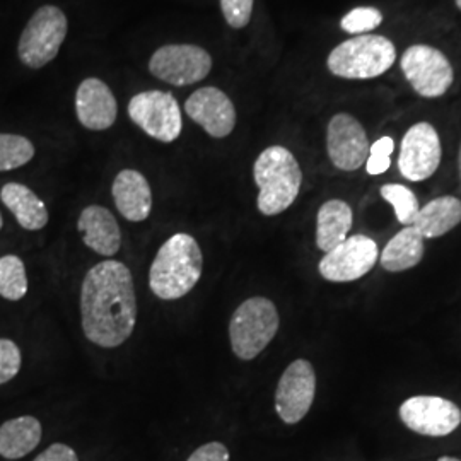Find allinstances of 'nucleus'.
I'll return each mask as SVG.
<instances>
[{"instance_id": "nucleus-33", "label": "nucleus", "mask_w": 461, "mask_h": 461, "mask_svg": "<svg viewBox=\"0 0 461 461\" xmlns=\"http://www.w3.org/2000/svg\"><path fill=\"white\" fill-rule=\"evenodd\" d=\"M438 461H461V460H458V458H455V456H441V458H439V460Z\"/></svg>"}, {"instance_id": "nucleus-34", "label": "nucleus", "mask_w": 461, "mask_h": 461, "mask_svg": "<svg viewBox=\"0 0 461 461\" xmlns=\"http://www.w3.org/2000/svg\"><path fill=\"white\" fill-rule=\"evenodd\" d=\"M458 166H460V178H461V146H460V154H458Z\"/></svg>"}, {"instance_id": "nucleus-16", "label": "nucleus", "mask_w": 461, "mask_h": 461, "mask_svg": "<svg viewBox=\"0 0 461 461\" xmlns=\"http://www.w3.org/2000/svg\"><path fill=\"white\" fill-rule=\"evenodd\" d=\"M76 113L87 131H108L118 115V103L108 84L96 77L84 79L76 93Z\"/></svg>"}, {"instance_id": "nucleus-11", "label": "nucleus", "mask_w": 461, "mask_h": 461, "mask_svg": "<svg viewBox=\"0 0 461 461\" xmlns=\"http://www.w3.org/2000/svg\"><path fill=\"white\" fill-rule=\"evenodd\" d=\"M400 419L407 428L429 438H445L460 428V407L441 396H412L400 407Z\"/></svg>"}, {"instance_id": "nucleus-22", "label": "nucleus", "mask_w": 461, "mask_h": 461, "mask_svg": "<svg viewBox=\"0 0 461 461\" xmlns=\"http://www.w3.org/2000/svg\"><path fill=\"white\" fill-rule=\"evenodd\" d=\"M461 222V200L456 197H439L430 200L413 221V228L422 238H439L455 230Z\"/></svg>"}, {"instance_id": "nucleus-9", "label": "nucleus", "mask_w": 461, "mask_h": 461, "mask_svg": "<svg viewBox=\"0 0 461 461\" xmlns=\"http://www.w3.org/2000/svg\"><path fill=\"white\" fill-rule=\"evenodd\" d=\"M402 70L415 93L439 98L453 84V67L445 53L428 45H413L402 57Z\"/></svg>"}, {"instance_id": "nucleus-25", "label": "nucleus", "mask_w": 461, "mask_h": 461, "mask_svg": "<svg viewBox=\"0 0 461 461\" xmlns=\"http://www.w3.org/2000/svg\"><path fill=\"white\" fill-rule=\"evenodd\" d=\"M33 142L16 133H0V171H13L34 158Z\"/></svg>"}, {"instance_id": "nucleus-2", "label": "nucleus", "mask_w": 461, "mask_h": 461, "mask_svg": "<svg viewBox=\"0 0 461 461\" xmlns=\"http://www.w3.org/2000/svg\"><path fill=\"white\" fill-rule=\"evenodd\" d=\"M202 267L203 257L197 240L176 232L156 253L149 270V287L163 301L182 299L197 285Z\"/></svg>"}, {"instance_id": "nucleus-18", "label": "nucleus", "mask_w": 461, "mask_h": 461, "mask_svg": "<svg viewBox=\"0 0 461 461\" xmlns=\"http://www.w3.org/2000/svg\"><path fill=\"white\" fill-rule=\"evenodd\" d=\"M118 212L131 222L146 221L152 211V192L148 178L135 171L123 169L116 175L112 186Z\"/></svg>"}, {"instance_id": "nucleus-30", "label": "nucleus", "mask_w": 461, "mask_h": 461, "mask_svg": "<svg viewBox=\"0 0 461 461\" xmlns=\"http://www.w3.org/2000/svg\"><path fill=\"white\" fill-rule=\"evenodd\" d=\"M255 0H221V11L234 30H243L251 21Z\"/></svg>"}, {"instance_id": "nucleus-23", "label": "nucleus", "mask_w": 461, "mask_h": 461, "mask_svg": "<svg viewBox=\"0 0 461 461\" xmlns=\"http://www.w3.org/2000/svg\"><path fill=\"white\" fill-rule=\"evenodd\" d=\"M424 238L413 226H405L381 253V267L388 272H403L422 262Z\"/></svg>"}, {"instance_id": "nucleus-35", "label": "nucleus", "mask_w": 461, "mask_h": 461, "mask_svg": "<svg viewBox=\"0 0 461 461\" xmlns=\"http://www.w3.org/2000/svg\"><path fill=\"white\" fill-rule=\"evenodd\" d=\"M2 226H4V221H2V214H0V230H2Z\"/></svg>"}, {"instance_id": "nucleus-36", "label": "nucleus", "mask_w": 461, "mask_h": 461, "mask_svg": "<svg viewBox=\"0 0 461 461\" xmlns=\"http://www.w3.org/2000/svg\"><path fill=\"white\" fill-rule=\"evenodd\" d=\"M456 5L461 9V0H456Z\"/></svg>"}, {"instance_id": "nucleus-13", "label": "nucleus", "mask_w": 461, "mask_h": 461, "mask_svg": "<svg viewBox=\"0 0 461 461\" xmlns=\"http://www.w3.org/2000/svg\"><path fill=\"white\" fill-rule=\"evenodd\" d=\"M441 140L436 129L426 122L411 127L400 149L398 167L403 178L411 182H424L432 176L441 163Z\"/></svg>"}, {"instance_id": "nucleus-6", "label": "nucleus", "mask_w": 461, "mask_h": 461, "mask_svg": "<svg viewBox=\"0 0 461 461\" xmlns=\"http://www.w3.org/2000/svg\"><path fill=\"white\" fill-rule=\"evenodd\" d=\"M66 13L57 5H43L34 11L17 43L19 60L30 68H41L59 55L66 41Z\"/></svg>"}, {"instance_id": "nucleus-7", "label": "nucleus", "mask_w": 461, "mask_h": 461, "mask_svg": "<svg viewBox=\"0 0 461 461\" xmlns=\"http://www.w3.org/2000/svg\"><path fill=\"white\" fill-rule=\"evenodd\" d=\"M129 116L137 127L159 142H175L182 133V108L171 93L144 91L129 103Z\"/></svg>"}, {"instance_id": "nucleus-26", "label": "nucleus", "mask_w": 461, "mask_h": 461, "mask_svg": "<svg viewBox=\"0 0 461 461\" xmlns=\"http://www.w3.org/2000/svg\"><path fill=\"white\" fill-rule=\"evenodd\" d=\"M381 197L384 198L395 209L396 219L403 226H412L415 217L419 214V202L411 188L403 185H384L381 188Z\"/></svg>"}, {"instance_id": "nucleus-12", "label": "nucleus", "mask_w": 461, "mask_h": 461, "mask_svg": "<svg viewBox=\"0 0 461 461\" xmlns=\"http://www.w3.org/2000/svg\"><path fill=\"white\" fill-rule=\"evenodd\" d=\"M378 262V245L363 234L347 238L333 248L318 265L323 279L330 282H352L361 279Z\"/></svg>"}, {"instance_id": "nucleus-14", "label": "nucleus", "mask_w": 461, "mask_h": 461, "mask_svg": "<svg viewBox=\"0 0 461 461\" xmlns=\"http://www.w3.org/2000/svg\"><path fill=\"white\" fill-rule=\"evenodd\" d=\"M369 142L363 125L348 113H339L330 120L327 149L330 161L342 171H356L367 161Z\"/></svg>"}, {"instance_id": "nucleus-1", "label": "nucleus", "mask_w": 461, "mask_h": 461, "mask_svg": "<svg viewBox=\"0 0 461 461\" xmlns=\"http://www.w3.org/2000/svg\"><path fill=\"white\" fill-rule=\"evenodd\" d=\"M81 320L86 339L95 346L115 348L131 339L137 296L127 265L106 260L89 268L81 287Z\"/></svg>"}, {"instance_id": "nucleus-28", "label": "nucleus", "mask_w": 461, "mask_h": 461, "mask_svg": "<svg viewBox=\"0 0 461 461\" xmlns=\"http://www.w3.org/2000/svg\"><path fill=\"white\" fill-rule=\"evenodd\" d=\"M395 150V140L392 137H381L371 148L366 161V171L369 175H383L390 169V156Z\"/></svg>"}, {"instance_id": "nucleus-15", "label": "nucleus", "mask_w": 461, "mask_h": 461, "mask_svg": "<svg viewBox=\"0 0 461 461\" xmlns=\"http://www.w3.org/2000/svg\"><path fill=\"white\" fill-rule=\"evenodd\" d=\"M185 112L214 139L228 137L236 127V108L230 96L212 86L200 87L185 103Z\"/></svg>"}, {"instance_id": "nucleus-8", "label": "nucleus", "mask_w": 461, "mask_h": 461, "mask_svg": "<svg viewBox=\"0 0 461 461\" xmlns=\"http://www.w3.org/2000/svg\"><path fill=\"white\" fill-rule=\"evenodd\" d=\"M149 70L165 83L190 86L209 76L212 57L197 45H165L152 53Z\"/></svg>"}, {"instance_id": "nucleus-10", "label": "nucleus", "mask_w": 461, "mask_h": 461, "mask_svg": "<svg viewBox=\"0 0 461 461\" xmlns=\"http://www.w3.org/2000/svg\"><path fill=\"white\" fill-rule=\"evenodd\" d=\"M316 395V373L306 359L289 364L280 376L276 390V411L287 426L301 422L313 405Z\"/></svg>"}, {"instance_id": "nucleus-4", "label": "nucleus", "mask_w": 461, "mask_h": 461, "mask_svg": "<svg viewBox=\"0 0 461 461\" xmlns=\"http://www.w3.org/2000/svg\"><path fill=\"white\" fill-rule=\"evenodd\" d=\"M280 318L276 304L267 297L243 301L230 321V348L241 361H253L264 352L279 331Z\"/></svg>"}, {"instance_id": "nucleus-31", "label": "nucleus", "mask_w": 461, "mask_h": 461, "mask_svg": "<svg viewBox=\"0 0 461 461\" xmlns=\"http://www.w3.org/2000/svg\"><path fill=\"white\" fill-rule=\"evenodd\" d=\"M186 461H230V449L219 441L197 447Z\"/></svg>"}, {"instance_id": "nucleus-5", "label": "nucleus", "mask_w": 461, "mask_h": 461, "mask_svg": "<svg viewBox=\"0 0 461 461\" xmlns=\"http://www.w3.org/2000/svg\"><path fill=\"white\" fill-rule=\"evenodd\" d=\"M395 45L376 34H361L331 50L329 70L342 79H373L393 67Z\"/></svg>"}, {"instance_id": "nucleus-17", "label": "nucleus", "mask_w": 461, "mask_h": 461, "mask_svg": "<svg viewBox=\"0 0 461 461\" xmlns=\"http://www.w3.org/2000/svg\"><path fill=\"white\" fill-rule=\"evenodd\" d=\"M77 230L83 236L84 245L104 258L115 257L122 247L120 226L116 222L115 215L106 207H86L79 215Z\"/></svg>"}, {"instance_id": "nucleus-27", "label": "nucleus", "mask_w": 461, "mask_h": 461, "mask_svg": "<svg viewBox=\"0 0 461 461\" xmlns=\"http://www.w3.org/2000/svg\"><path fill=\"white\" fill-rule=\"evenodd\" d=\"M381 23H383V14L379 13L378 9H375V7H357V9H352L350 13H347L346 16L342 17L340 26L347 33L361 36V34L369 33L375 28H378Z\"/></svg>"}, {"instance_id": "nucleus-3", "label": "nucleus", "mask_w": 461, "mask_h": 461, "mask_svg": "<svg viewBox=\"0 0 461 461\" xmlns=\"http://www.w3.org/2000/svg\"><path fill=\"white\" fill-rule=\"evenodd\" d=\"M253 178L260 190L257 205L264 215L287 211L301 190L303 171L294 154L282 146L265 149L253 165Z\"/></svg>"}, {"instance_id": "nucleus-20", "label": "nucleus", "mask_w": 461, "mask_h": 461, "mask_svg": "<svg viewBox=\"0 0 461 461\" xmlns=\"http://www.w3.org/2000/svg\"><path fill=\"white\" fill-rule=\"evenodd\" d=\"M354 214L350 205L344 200L325 202L316 217V247L325 253L342 245L352 230Z\"/></svg>"}, {"instance_id": "nucleus-21", "label": "nucleus", "mask_w": 461, "mask_h": 461, "mask_svg": "<svg viewBox=\"0 0 461 461\" xmlns=\"http://www.w3.org/2000/svg\"><path fill=\"white\" fill-rule=\"evenodd\" d=\"M43 429L33 415L11 419L0 426V456L19 460L28 456L40 445Z\"/></svg>"}, {"instance_id": "nucleus-29", "label": "nucleus", "mask_w": 461, "mask_h": 461, "mask_svg": "<svg viewBox=\"0 0 461 461\" xmlns=\"http://www.w3.org/2000/svg\"><path fill=\"white\" fill-rule=\"evenodd\" d=\"M21 350L17 344L9 339H0V384L9 383L21 371Z\"/></svg>"}, {"instance_id": "nucleus-24", "label": "nucleus", "mask_w": 461, "mask_h": 461, "mask_svg": "<svg viewBox=\"0 0 461 461\" xmlns=\"http://www.w3.org/2000/svg\"><path fill=\"white\" fill-rule=\"evenodd\" d=\"M28 293V276L24 262L16 255L0 258V296L7 301H21Z\"/></svg>"}, {"instance_id": "nucleus-19", "label": "nucleus", "mask_w": 461, "mask_h": 461, "mask_svg": "<svg viewBox=\"0 0 461 461\" xmlns=\"http://www.w3.org/2000/svg\"><path fill=\"white\" fill-rule=\"evenodd\" d=\"M4 205L16 217L17 224L26 230H43L49 224V211L32 188L21 183H7L0 190Z\"/></svg>"}, {"instance_id": "nucleus-32", "label": "nucleus", "mask_w": 461, "mask_h": 461, "mask_svg": "<svg viewBox=\"0 0 461 461\" xmlns=\"http://www.w3.org/2000/svg\"><path fill=\"white\" fill-rule=\"evenodd\" d=\"M34 461H79V456L70 446L53 443L43 453H40Z\"/></svg>"}]
</instances>
